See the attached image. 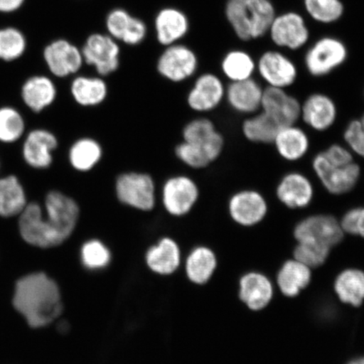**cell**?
<instances>
[{"label": "cell", "mask_w": 364, "mask_h": 364, "mask_svg": "<svg viewBox=\"0 0 364 364\" xmlns=\"http://www.w3.org/2000/svg\"><path fill=\"white\" fill-rule=\"evenodd\" d=\"M275 195L284 207L294 210L304 209L311 206L315 198V186L304 173L289 171L277 182Z\"/></svg>", "instance_id": "18"}, {"label": "cell", "mask_w": 364, "mask_h": 364, "mask_svg": "<svg viewBox=\"0 0 364 364\" xmlns=\"http://www.w3.org/2000/svg\"><path fill=\"white\" fill-rule=\"evenodd\" d=\"M200 195L199 186L193 177L176 174L164 181L159 196L168 215L181 218L193 210L199 201Z\"/></svg>", "instance_id": "9"}, {"label": "cell", "mask_w": 364, "mask_h": 364, "mask_svg": "<svg viewBox=\"0 0 364 364\" xmlns=\"http://www.w3.org/2000/svg\"><path fill=\"white\" fill-rule=\"evenodd\" d=\"M301 102L284 89L264 90L261 111L280 127L297 124L300 120Z\"/></svg>", "instance_id": "20"}, {"label": "cell", "mask_w": 364, "mask_h": 364, "mask_svg": "<svg viewBox=\"0 0 364 364\" xmlns=\"http://www.w3.org/2000/svg\"><path fill=\"white\" fill-rule=\"evenodd\" d=\"M357 208L356 235L364 239V207Z\"/></svg>", "instance_id": "44"}, {"label": "cell", "mask_w": 364, "mask_h": 364, "mask_svg": "<svg viewBox=\"0 0 364 364\" xmlns=\"http://www.w3.org/2000/svg\"><path fill=\"white\" fill-rule=\"evenodd\" d=\"M189 27L188 16L176 8L162 9L154 21L157 41L164 47L178 43L188 34Z\"/></svg>", "instance_id": "24"}, {"label": "cell", "mask_w": 364, "mask_h": 364, "mask_svg": "<svg viewBox=\"0 0 364 364\" xmlns=\"http://www.w3.org/2000/svg\"><path fill=\"white\" fill-rule=\"evenodd\" d=\"M363 94H364V92H363Z\"/></svg>", "instance_id": "47"}, {"label": "cell", "mask_w": 364, "mask_h": 364, "mask_svg": "<svg viewBox=\"0 0 364 364\" xmlns=\"http://www.w3.org/2000/svg\"><path fill=\"white\" fill-rule=\"evenodd\" d=\"M147 36V26L139 18L134 17L130 28L125 36L122 43L129 46H136L142 43Z\"/></svg>", "instance_id": "42"}, {"label": "cell", "mask_w": 364, "mask_h": 364, "mask_svg": "<svg viewBox=\"0 0 364 364\" xmlns=\"http://www.w3.org/2000/svg\"><path fill=\"white\" fill-rule=\"evenodd\" d=\"M26 0H0V14L11 15L24 6Z\"/></svg>", "instance_id": "43"}, {"label": "cell", "mask_w": 364, "mask_h": 364, "mask_svg": "<svg viewBox=\"0 0 364 364\" xmlns=\"http://www.w3.org/2000/svg\"><path fill=\"white\" fill-rule=\"evenodd\" d=\"M273 289L269 279L257 272H250L240 281V299L252 311H261L270 303Z\"/></svg>", "instance_id": "29"}, {"label": "cell", "mask_w": 364, "mask_h": 364, "mask_svg": "<svg viewBox=\"0 0 364 364\" xmlns=\"http://www.w3.org/2000/svg\"><path fill=\"white\" fill-rule=\"evenodd\" d=\"M25 186L16 175L0 176V217H18L28 204Z\"/></svg>", "instance_id": "28"}, {"label": "cell", "mask_w": 364, "mask_h": 364, "mask_svg": "<svg viewBox=\"0 0 364 364\" xmlns=\"http://www.w3.org/2000/svg\"><path fill=\"white\" fill-rule=\"evenodd\" d=\"M134 17L124 9H114L108 14L106 19L108 35L122 43L130 28Z\"/></svg>", "instance_id": "41"}, {"label": "cell", "mask_w": 364, "mask_h": 364, "mask_svg": "<svg viewBox=\"0 0 364 364\" xmlns=\"http://www.w3.org/2000/svg\"><path fill=\"white\" fill-rule=\"evenodd\" d=\"M331 248L320 244L308 242H299L295 248L294 256L297 260L309 268L318 267L324 263L329 256Z\"/></svg>", "instance_id": "39"}, {"label": "cell", "mask_w": 364, "mask_h": 364, "mask_svg": "<svg viewBox=\"0 0 364 364\" xmlns=\"http://www.w3.org/2000/svg\"><path fill=\"white\" fill-rule=\"evenodd\" d=\"M26 134V124L23 114L15 107H0V143L16 144Z\"/></svg>", "instance_id": "37"}, {"label": "cell", "mask_w": 364, "mask_h": 364, "mask_svg": "<svg viewBox=\"0 0 364 364\" xmlns=\"http://www.w3.org/2000/svg\"><path fill=\"white\" fill-rule=\"evenodd\" d=\"M145 261L150 270L159 275L168 276L174 273L181 264L178 244L170 237H164L148 250Z\"/></svg>", "instance_id": "27"}, {"label": "cell", "mask_w": 364, "mask_h": 364, "mask_svg": "<svg viewBox=\"0 0 364 364\" xmlns=\"http://www.w3.org/2000/svg\"><path fill=\"white\" fill-rule=\"evenodd\" d=\"M343 140L355 156L364 159V113L348 122L343 132Z\"/></svg>", "instance_id": "40"}, {"label": "cell", "mask_w": 364, "mask_h": 364, "mask_svg": "<svg viewBox=\"0 0 364 364\" xmlns=\"http://www.w3.org/2000/svg\"><path fill=\"white\" fill-rule=\"evenodd\" d=\"M104 149L92 136H81L74 141L68 151V161L73 170L79 173L93 171L102 161Z\"/></svg>", "instance_id": "26"}, {"label": "cell", "mask_w": 364, "mask_h": 364, "mask_svg": "<svg viewBox=\"0 0 364 364\" xmlns=\"http://www.w3.org/2000/svg\"><path fill=\"white\" fill-rule=\"evenodd\" d=\"M223 75L230 82L253 78L257 73V60L243 49H233L225 53L221 61Z\"/></svg>", "instance_id": "30"}, {"label": "cell", "mask_w": 364, "mask_h": 364, "mask_svg": "<svg viewBox=\"0 0 364 364\" xmlns=\"http://www.w3.org/2000/svg\"><path fill=\"white\" fill-rule=\"evenodd\" d=\"M198 66L197 54L188 46L180 43L166 47L156 63L159 75L174 84L183 83L192 78Z\"/></svg>", "instance_id": "13"}, {"label": "cell", "mask_w": 364, "mask_h": 364, "mask_svg": "<svg viewBox=\"0 0 364 364\" xmlns=\"http://www.w3.org/2000/svg\"><path fill=\"white\" fill-rule=\"evenodd\" d=\"M311 268L297 260L284 263L277 274V284L281 292L288 297H295L311 283Z\"/></svg>", "instance_id": "32"}, {"label": "cell", "mask_w": 364, "mask_h": 364, "mask_svg": "<svg viewBox=\"0 0 364 364\" xmlns=\"http://www.w3.org/2000/svg\"><path fill=\"white\" fill-rule=\"evenodd\" d=\"M281 127L260 111L247 117L241 125L245 139L257 144H272Z\"/></svg>", "instance_id": "33"}, {"label": "cell", "mask_w": 364, "mask_h": 364, "mask_svg": "<svg viewBox=\"0 0 364 364\" xmlns=\"http://www.w3.org/2000/svg\"><path fill=\"white\" fill-rule=\"evenodd\" d=\"M225 14L236 38L249 43L267 36L277 11L272 0H227Z\"/></svg>", "instance_id": "5"}, {"label": "cell", "mask_w": 364, "mask_h": 364, "mask_svg": "<svg viewBox=\"0 0 364 364\" xmlns=\"http://www.w3.org/2000/svg\"><path fill=\"white\" fill-rule=\"evenodd\" d=\"M348 56V48L343 39L336 36H322L308 45L304 65L314 78H324L344 65Z\"/></svg>", "instance_id": "7"}, {"label": "cell", "mask_w": 364, "mask_h": 364, "mask_svg": "<svg viewBox=\"0 0 364 364\" xmlns=\"http://www.w3.org/2000/svg\"><path fill=\"white\" fill-rule=\"evenodd\" d=\"M334 289L341 302L360 306L364 300V272L356 269L341 272L335 282Z\"/></svg>", "instance_id": "35"}, {"label": "cell", "mask_w": 364, "mask_h": 364, "mask_svg": "<svg viewBox=\"0 0 364 364\" xmlns=\"http://www.w3.org/2000/svg\"><path fill=\"white\" fill-rule=\"evenodd\" d=\"M28 48L26 36L16 26L0 27V62L13 63L25 56Z\"/></svg>", "instance_id": "36"}, {"label": "cell", "mask_w": 364, "mask_h": 364, "mask_svg": "<svg viewBox=\"0 0 364 364\" xmlns=\"http://www.w3.org/2000/svg\"><path fill=\"white\" fill-rule=\"evenodd\" d=\"M116 198L126 207L140 212H151L158 202L156 181L147 172L125 171L114 183Z\"/></svg>", "instance_id": "6"}, {"label": "cell", "mask_w": 364, "mask_h": 364, "mask_svg": "<svg viewBox=\"0 0 364 364\" xmlns=\"http://www.w3.org/2000/svg\"><path fill=\"white\" fill-rule=\"evenodd\" d=\"M42 58L50 74L58 79L78 75L85 65L81 48L63 38L54 39L46 45Z\"/></svg>", "instance_id": "12"}, {"label": "cell", "mask_w": 364, "mask_h": 364, "mask_svg": "<svg viewBox=\"0 0 364 364\" xmlns=\"http://www.w3.org/2000/svg\"><path fill=\"white\" fill-rule=\"evenodd\" d=\"M13 304L33 328L51 324L63 309L60 289L43 272L31 273L17 281Z\"/></svg>", "instance_id": "2"}, {"label": "cell", "mask_w": 364, "mask_h": 364, "mask_svg": "<svg viewBox=\"0 0 364 364\" xmlns=\"http://www.w3.org/2000/svg\"><path fill=\"white\" fill-rule=\"evenodd\" d=\"M80 210L74 198L52 189L46 193L43 204L29 201L18 216V230L23 240L34 247H57L74 234Z\"/></svg>", "instance_id": "1"}, {"label": "cell", "mask_w": 364, "mask_h": 364, "mask_svg": "<svg viewBox=\"0 0 364 364\" xmlns=\"http://www.w3.org/2000/svg\"><path fill=\"white\" fill-rule=\"evenodd\" d=\"M217 259L213 250L205 247L195 248L186 261V273L193 284H207L216 270Z\"/></svg>", "instance_id": "31"}, {"label": "cell", "mask_w": 364, "mask_h": 364, "mask_svg": "<svg viewBox=\"0 0 364 364\" xmlns=\"http://www.w3.org/2000/svg\"><path fill=\"white\" fill-rule=\"evenodd\" d=\"M298 242H312L330 248L339 244L344 237L340 222L329 215H314L299 222L294 231Z\"/></svg>", "instance_id": "17"}, {"label": "cell", "mask_w": 364, "mask_h": 364, "mask_svg": "<svg viewBox=\"0 0 364 364\" xmlns=\"http://www.w3.org/2000/svg\"><path fill=\"white\" fill-rule=\"evenodd\" d=\"M267 36L276 48L296 52L307 47L311 31L306 16L296 11L277 13Z\"/></svg>", "instance_id": "8"}, {"label": "cell", "mask_w": 364, "mask_h": 364, "mask_svg": "<svg viewBox=\"0 0 364 364\" xmlns=\"http://www.w3.org/2000/svg\"><path fill=\"white\" fill-rule=\"evenodd\" d=\"M257 73L267 87L289 89L299 78V68L289 55L279 48L264 51L257 60Z\"/></svg>", "instance_id": "10"}, {"label": "cell", "mask_w": 364, "mask_h": 364, "mask_svg": "<svg viewBox=\"0 0 364 364\" xmlns=\"http://www.w3.org/2000/svg\"><path fill=\"white\" fill-rule=\"evenodd\" d=\"M0 166H1V163H0Z\"/></svg>", "instance_id": "46"}, {"label": "cell", "mask_w": 364, "mask_h": 364, "mask_svg": "<svg viewBox=\"0 0 364 364\" xmlns=\"http://www.w3.org/2000/svg\"><path fill=\"white\" fill-rule=\"evenodd\" d=\"M348 364H364V358L355 359V360L350 362Z\"/></svg>", "instance_id": "45"}, {"label": "cell", "mask_w": 364, "mask_h": 364, "mask_svg": "<svg viewBox=\"0 0 364 364\" xmlns=\"http://www.w3.org/2000/svg\"><path fill=\"white\" fill-rule=\"evenodd\" d=\"M70 94L78 106L92 108L107 101L109 87L102 76L75 75L70 83Z\"/></svg>", "instance_id": "25"}, {"label": "cell", "mask_w": 364, "mask_h": 364, "mask_svg": "<svg viewBox=\"0 0 364 364\" xmlns=\"http://www.w3.org/2000/svg\"><path fill=\"white\" fill-rule=\"evenodd\" d=\"M264 90L256 79L230 82L226 85L225 102L235 112L250 116L261 111Z\"/></svg>", "instance_id": "21"}, {"label": "cell", "mask_w": 364, "mask_h": 364, "mask_svg": "<svg viewBox=\"0 0 364 364\" xmlns=\"http://www.w3.org/2000/svg\"><path fill=\"white\" fill-rule=\"evenodd\" d=\"M81 262L89 270H102L111 262L110 250L102 241L92 239L86 241L80 249Z\"/></svg>", "instance_id": "38"}, {"label": "cell", "mask_w": 364, "mask_h": 364, "mask_svg": "<svg viewBox=\"0 0 364 364\" xmlns=\"http://www.w3.org/2000/svg\"><path fill=\"white\" fill-rule=\"evenodd\" d=\"M182 141L175 147L177 159L186 167L203 170L216 162L225 147V139L210 118L198 117L181 131Z\"/></svg>", "instance_id": "3"}, {"label": "cell", "mask_w": 364, "mask_h": 364, "mask_svg": "<svg viewBox=\"0 0 364 364\" xmlns=\"http://www.w3.org/2000/svg\"><path fill=\"white\" fill-rule=\"evenodd\" d=\"M58 87L52 77L33 75L23 82L21 98L25 106L33 113H42L55 103Z\"/></svg>", "instance_id": "22"}, {"label": "cell", "mask_w": 364, "mask_h": 364, "mask_svg": "<svg viewBox=\"0 0 364 364\" xmlns=\"http://www.w3.org/2000/svg\"><path fill=\"white\" fill-rule=\"evenodd\" d=\"M304 14L318 25H334L343 19L346 6L343 0H303Z\"/></svg>", "instance_id": "34"}, {"label": "cell", "mask_w": 364, "mask_h": 364, "mask_svg": "<svg viewBox=\"0 0 364 364\" xmlns=\"http://www.w3.org/2000/svg\"><path fill=\"white\" fill-rule=\"evenodd\" d=\"M58 145L59 140L53 132L43 127H36L26 133L23 138V161L31 169L48 170L53 166L54 153Z\"/></svg>", "instance_id": "14"}, {"label": "cell", "mask_w": 364, "mask_h": 364, "mask_svg": "<svg viewBox=\"0 0 364 364\" xmlns=\"http://www.w3.org/2000/svg\"><path fill=\"white\" fill-rule=\"evenodd\" d=\"M272 144L282 159L296 163L307 156L311 141L306 129L293 124L281 127Z\"/></svg>", "instance_id": "23"}, {"label": "cell", "mask_w": 364, "mask_h": 364, "mask_svg": "<svg viewBox=\"0 0 364 364\" xmlns=\"http://www.w3.org/2000/svg\"><path fill=\"white\" fill-rule=\"evenodd\" d=\"M269 205L261 192L252 188L237 191L230 196L228 211L236 224L252 227L260 224L267 215Z\"/></svg>", "instance_id": "15"}, {"label": "cell", "mask_w": 364, "mask_h": 364, "mask_svg": "<svg viewBox=\"0 0 364 364\" xmlns=\"http://www.w3.org/2000/svg\"><path fill=\"white\" fill-rule=\"evenodd\" d=\"M226 85L220 76L211 72L197 77L186 95L191 110L199 114L215 111L225 102Z\"/></svg>", "instance_id": "16"}, {"label": "cell", "mask_w": 364, "mask_h": 364, "mask_svg": "<svg viewBox=\"0 0 364 364\" xmlns=\"http://www.w3.org/2000/svg\"><path fill=\"white\" fill-rule=\"evenodd\" d=\"M314 174L322 188L332 196H344L357 188L362 168L345 144H332L313 157Z\"/></svg>", "instance_id": "4"}, {"label": "cell", "mask_w": 364, "mask_h": 364, "mask_svg": "<svg viewBox=\"0 0 364 364\" xmlns=\"http://www.w3.org/2000/svg\"><path fill=\"white\" fill-rule=\"evenodd\" d=\"M81 52L85 65L93 67L97 75L103 78L114 74L120 67V46L108 34H91Z\"/></svg>", "instance_id": "11"}, {"label": "cell", "mask_w": 364, "mask_h": 364, "mask_svg": "<svg viewBox=\"0 0 364 364\" xmlns=\"http://www.w3.org/2000/svg\"><path fill=\"white\" fill-rule=\"evenodd\" d=\"M338 117V106L334 100L327 94L312 93L301 102L300 120L309 129L317 133H325L331 129Z\"/></svg>", "instance_id": "19"}]
</instances>
